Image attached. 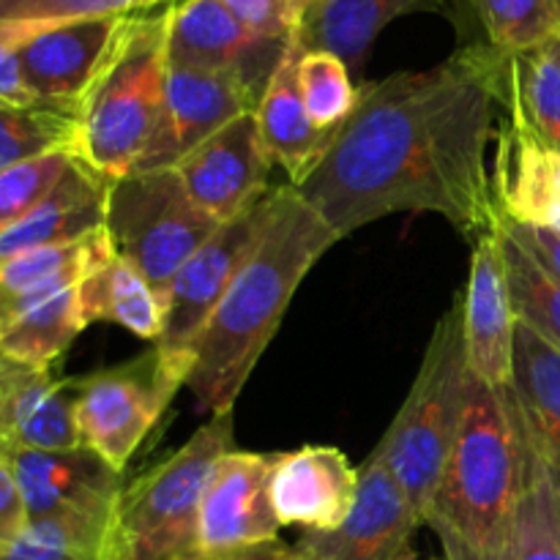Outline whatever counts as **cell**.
Masks as SVG:
<instances>
[{"label": "cell", "mask_w": 560, "mask_h": 560, "mask_svg": "<svg viewBox=\"0 0 560 560\" xmlns=\"http://www.w3.org/2000/svg\"><path fill=\"white\" fill-rule=\"evenodd\" d=\"M498 91L490 44L364 85L299 195L339 241L392 213H438L474 244L501 219L487 170Z\"/></svg>", "instance_id": "cell-1"}, {"label": "cell", "mask_w": 560, "mask_h": 560, "mask_svg": "<svg viewBox=\"0 0 560 560\" xmlns=\"http://www.w3.org/2000/svg\"><path fill=\"white\" fill-rule=\"evenodd\" d=\"M295 186H279L273 217L191 350L186 388L200 413H233L252 370L317 260L337 244Z\"/></svg>", "instance_id": "cell-2"}, {"label": "cell", "mask_w": 560, "mask_h": 560, "mask_svg": "<svg viewBox=\"0 0 560 560\" xmlns=\"http://www.w3.org/2000/svg\"><path fill=\"white\" fill-rule=\"evenodd\" d=\"M528 474V441L512 386L468 372L465 410L441 485L424 514L446 560H481L506 541Z\"/></svg>", "instance_id": "cell-3"}, {"label": "cell", "mask_w": 560, "mask_h": 560, "mask_svg": "<svg viewBox=\"0 0 560 560\" xmlns=\"http://www.w3.org/2000/svg\"><path fill=\"white\" fill-rule=\"evenodd\" d=\"M170 9L135 14L77 115L74 156L107 184L135 173L156 131L167 74Z\"/></svg>", "instance_id": "cell-4"}, {"label": "cell", "mask_w": 560, "mask_h": 560, "mask_svg": "<svg viewBox=\"0 0 560 560\" xmlns=\"http://www.w3.org/2000/svg\"><path fill=\"white\" fill-rule=\"evenodd\" d=\"M465 392H468V355H465L463 299H454L432 331L408 399L397 410L383 441L375 446L421 523L435 498L448 452L457 438Z\"/></svg>", "instance_id": "cell-5"}, {"label": "cell", "mask_w": 560, "mask_h": 560, "mask_svg": "<svg viewBox=\"0 0 560 560\" xmlns=\"http://www.w3.org/2000/svg\"><path fill=\"white\" fill-rule=\"evenodd\" d=\"M233 452V413L211 416L178 452L124 487L109 560H175L195 547L213 468Z\"/></svg>", "instance_id": "cell-6"}, {"label": "cell", "mask_w": 560, "mask_h": 560, "mask_svg": "<svg viewBox=\"0 0 560 560\" xmlns=\"http://www.w3.org/2000/svg\"><path fill=\"white\" fill-rule=\"evenodd\" d=\"M222 224L186 195L173 167L135 170L107 186V238L167 299L175 273Z\"/></svg>", "instance_id": "cell-7"}, {"label": "cell", "mask_w": 560, "mask_h": 560, "mask_svg": "<svg viewBox=\"0 0 560 560\" xmlns=\"http://www.w3.org/2000/svg\"><path fill=\"white\" fill-rule=\"evenodd\" d=\"M273 206H277V189H268L241 217L222 224L175 273L164 299L162 334L153 342L159 372L170 392L178 394V388L186 386L195 342L211 320L224 290L230 288L238 268L271 224Z\"/></svg>", "instance_id": "cell-8"}, {"label": "cell", "mask_w": 560, "mask_h": 560, "mask_svg": "<svg viewBox=\"0 0 560 560\" xmlns=\"http://www.w3.org/2000/svg\"><path fill=\"white\" fill-rule=\"evenodd\" d=\"M173 397L175 392L164 386L153 348L131 364L77 377L74 421L80 443L124 474Z\"/></svg>", "instance_id": "cell-9"}, {"label": "cell", "mask_w": 560, "mask_h": 560, "mask_svg": "<svg viewBox=\"0 0 560 560\" xmlns=\"http://www.w3.org/2000/svg\"><path fill=\"white\" fill-rule=\"evenodd\" d=\"M131 16L135 14L33 22L16 49L33 98L80 115L82 102L113 58Z\"/></svg>", "instance_id": "cell-10"}, {"label": "cell", "mask_w": 560, "mask_h": 560, "mask_svg": "<svg viewBox=\"0 0 560 560\" xmlns=\"http://www.w3.org/2000/svg\"><path fill=\"white\" fill-rule=\"evenodd\" d=\"M260 96L238 71H206L167 60L162 115L137 170L175 167L230 120L257 109Z\"/></svg>", "instance_id": "cell-11"}, {"label": "cell", "mask_w": 560, "mask_h": 560, "mask_svg": "<svg viewBox=\"0 0 560 560\" xmlns=\"http://www.w3.org/2000/svg\"><path fill=\"white\" fill-rule=\"evenodd\" d=\"M421 517L388 470L372 452L359 468V495L345 523L334 530H304L293 545L301 560H397L413 550Z\"/></svg>", "instance_id": "cell-12"}, {"label": "cell", "mask_w": 560, "mask_h": 560, "mask_svg": "<svg viewBox=\"0 0 560 560\" xmlns=\"http://www.w3.org/2000/svg\"><path fill=\"white\" fill-rule=\"evenodd\" d=\"M277 454L228 452L213 468L197 512L195 547L200 556L249 550L279 541L271 506V474Z\"/></svg>", "instance_id": "cell-13"}, {"label": "cell", "mask_w": 560, "mask_h": 560, "mask_svg": "<svg viewBox=\"0 0 560 560\" xmlns=\"http://www.w3.org/2000/svg\"><path fill=\"white\" fill-rule=\"evenodd\" d=\"M271 164L252 109L200 142L173 170L191 202L217 224H228L266 195Z\"/></svg>", "instance_id": "cell-14"}, {"label": "cell", "mask_w": 560, "mask_h": 560, "mask_svg": "<svg viewBox=\"0 0 560 560\" xmlns=\"http://www.w3.org/2000/svg\"><path fill=\"white\" fill-rule=\"evenodd\" d=\"M470 252L468 288L463 295V328L468 372L492 388L512 386L514 372V317L503 262L501 230L479 235Z\"/></svg>", "instance_id": "cell-15"}, {"label": "cell", "mask_w": 560, "mask_h": 560, "mask_svg": "<svg viewBox=\"0 0 560 560\" xmlns=\"http://www.w3.org/2000/svg\"><path fill=\"white\" fill-rule=\"evenodd\" d=\"M288 42L255 36L222 0H184L170 11L167 60L206 71H238L262 93Z\"/></svg>", "instance_id": "cell-16"}, {"label": "cell", "mask_w": 560, "mask_h": 560, "mask_svg": "<svg viewBox=\"0 0 560 560\" xmlns=\"http://www.w3.org/2000/svg\"><path fill=\"white\" fill-rule=\"evenodd\" d=\"M16 481L25 498L27 520L44 514H91L118 517L124 481L91 448L66 452H31L9 448Z\"/></svg>", "instance_id": "cell-17"}, {"label": "cell", "mask_w": 560, "mask_h": 560, "mask_svg": "<svg viewBox=\"0 0 560 560\" xmlns=\"http://www.w3.org/2000/svg\"><path fill=\"white\" fill-rule=\"evenodd\" d=\"M359 495V468L334 446H301L277 454L271 506L282 528L334 530Z\"/></svg>", "instance_id": "cell-18"}, {"label": "cell", "mask_w": 560, "mask_h": 560, "mask_svg": "<svg viewBox=\"0 0 560 560\" xmlns=\"http://www.w3.org/2000/svg\"><path fill=\"white\" fill-rule=\"evenodd\" d=\"M492 195L509 222L560 233V151L512 113L498 131Z\"/></svg>", "instance_id": "cell-19"}, {"label": "cell", "mask_w": 560, "mask_h": 560, "mask_svg": "<svg viewBox=\"0 0 560 560\" xmlns=\"http://www.w3.org/2000/svg\"><path fill=\"white\" fill-rule=\"evenodd\" d=\"M0 446L31 452L80 448L74 381L33 370L0 355Z\"/></svg>", "instance_id": "cell-20"}, {"label": "cell", "mask_w": 560, "mask_h": 560, "mask_svg": "<svg viewBox=\"0 0 560 560\" xmlns=\"http://www.w3.org/2000/svg\"><path fill=\"white\" fill-rule=\"evenodd\" d=\"M304 55L299 31L288 38L257 104V124L273 164L288 173L290 186L299 189L326 156L337 131H323L312 124L299 85V63Z\"/></svg>", "instance_id": "cell-21"}, {"label": "cell", "mask_w": 560, "mask_h": 560, "mask_svg": "<svg viewBox=\"0 0 560 560\" xmlns=\"http://www.w3.org/2000/svg\"><path fill=\"white\" fill-rule=\"evenodd\" d=\"M107 186V180L98 178L74 156V164L49 191L47 200L33 208L9 233L0 235V260L42 246L71 244L104 230Z\"/></svg>", "instance_id": "cell-22"}, {"label": "cell", "mask_w": 560, "mask_h": 560, "mask_svg": "<svg viewBox=\"0 0 560 560\" xmlns=\"http://www.w3.org/2000/svg\"><path fill=\"white\" fill-rule=\"evenodd\" d=\"M512 394L525 438L560 487V350L517 323Z\"/></svg>", "instance_id": "cell-23"}, {"label": "cell", "mask_w": 560, "mask_h": 560, "mask_svg": "<svg viewBox=\"0 0 560 560\" xmlns=\"http://www.w3.org/2000/svg\"><path fill=\"white\" fill-rule=\"evenodd\" d=\"M113 252L107 230L71 241V244L42 246L22 255L0 260V337L11 323L25 315L31 306L66 288H74L88 268L96 266Z\"/></svg>", "instance_id": "cell-24"}, {"label": "cell", "mask_w": 560, "mask_h": 560, "mask_svg": "<svg viewBox=\"0 0 560 560\" xmlns=\"http://www.w3.org/2000/svg\"><path fill=\"white\" fill-rule=\"evenodd\" d=\"M443 9L446 0H315L301 16L299 38L304 49H326L342 58L353 74L388 22Z\"/></svg>", "instance_id": "cell-25"}, {"label": "cell", "mask_w": 560, "mask_h": 560, "mask_svg": "<svg viewBox=\"0 0 560 560\" xmlns=\"http://www.w3.org/2000/svg\"><path fill=\"white\" fill-rule=\"evenodd\" d=\"M77 301L85 326L115 323L151 342H156L162 334V299L151 282L115 249L88 268L85 277L77 282Z\"/></svg>", "instance_id": "cell-26"}, {"label": "cell", "mask_w": 560, "mask_h": 560, "mask_svg": "<svg viewBox=\"0 0 560 560\" xmlns=\"http://www.w3.org/2000/svg\"><path fill=\"white\" fill-rule=\"evenodd\" d=\"M501 107L560 151V31L523 52H501Z\"/></svg>", "instance_id": "cell-27"}, {"label": "cell", "mask_w": 560, "mask_h": 560, "mask_svg": "<svg viewBox=\"0 0 560 560\" xmlns=\"http://www.w3.org/2000/svg\"><path fill=\"white\" fill-rule=\"evenodd\" d=\"M77 284L66 288L16 317L0 337V355L33 370H52L55 361L85 331Z\"/></svg>", "instance_id": "cell-28"}, {"label": "cell", "mask_w": 560, "mask_h": 560, "mask_svg": "<svg viewBox=\"0 0 560 560\" xmlns=\"http://www.w3.org/2000/svg\"><path fill=\"white\" fill-rule=\"evenodd\" d=\"M115 520L91 514L31 517L0 560H109Z\"/></svg>", "instance_id": "cell-29"}, {"label": "cell", "mask_w": 560, "mask_h": 560, "mask_svg": "<svg viewBox=\"0 0 560 560\" xmlns=\"http://www.w3.org/2000/svg\"><path fill=\"white\" fill-rule=\"evenodd\" d=\"M77 131L80 124L74 113L47 104H0V173L44 153H74Z\"/></svg>", "instance_id": "cell-30"}, {"label": "cell", "mask_w": 560, "mask_h": 560, "mask_svg": "<svg viewBox=\"0 0 560 560\" xmlns=\"http://www.w3.org/2000/svg\"><path fill=\"white\" fill-rule=\"evenodd\" d=\"M501 230V224H498ZM503 262L517 323L560 350V279L541 268L528 252L501 230Z\"/></svg>", "instance_id": "cell-31"}, {"label": "cell", "mask_w": 560, "mask_h": 560, "mask_svg": "<svg viewBox=\"0 0 560 560\" xmlns=\"http://www.w3.org/2000/svg\"><path fill=\"white\" fill-rule=\"evenodd\" d=\"M299 85L312 124L323 131H339L359 104L348 63L326 49H304L299 63Z\"/></svg>", "instance_id": "cell-32"}, {"label": "cell", "mask_w": 560, "mask_h": 560, "mask_svg": "<svg viewBox=\"0 0 560 560\" xmlns=\"http://www.w3.org/2000/svg\"><path fill=\"white\" fill-rule=\"evenodd\" d=\"M498 52H523L560 31L550 0H468Z\"/></svg>", "instance_id": "cell-33"}, {"label": "cell", "mask_w": 560, "mask_h": 560, "mask_svg": "<svg viewBox=\"0 0 560 560\" xmlns=\"http://www.w3.org/2000/svg\"><path fill=\"white\" fill-rule=\"evenodd\" d=\"M71 164H74V153L55 151L3 170L0 173V235L9 233L33 208L42 206L49 191L69 173Z\"/></svg>", "instance_id": "cell-34"}, {"label": "cell", "mask_w": 560, "mask_h": 560, "mask_svg": "<svg viewBox=\"0 0 560 560\" xmlns=\"http://www.w3.org/2000/svg\"><path fill=\"white\" fill-rule=\"evenodd\" d=\"M184 0H0V22H63L170 9Z\"/></svg>", "instance_id": "cell-35"}, {"label": "cell", "mask_w": 560, "mask_h": 560, "mask_svg": "<svg viewBox=\"0 0 560 560\" xmlns=\"http://www.w3.org/2000/svg\"><path fill=\"white\" fill-rule=\"evenodd\" d=\"M255 36L266 42H288L301 25L295 0H222Z\"/></svg>", "instance_id": "cell-36"}, {"label": "cell", "mask_w": 560, "mask_h": 560, "mask_svg": "<svg viewBox=\"0 0 560 560\" xmlns=\"http://www.w3.org/2000/svg\"><path fill=\"white\" fill-rule=\"evenodd\" d=\"M33 22H0V104H38L22 77L20 42L27 36Z\"/></svg>", "instance_id": "cell-37"}, {"label": "cell", "mask_w": 560, "mask_h": 560, "mask_svg": "<svg viewBox=\"0 0 560 560\" xmlns=\"http://www.w3.org/2000/svg\"><path fill=\"white\" fill-rule=\"evenodd\" d=\"M27 525L25 498L16 481L14 463L9 448L0 446V550L11 545Z\"/></svg>", "instance_id": "cell-38"}, {"label": "cell", "mask_w": 560, "mask_h": 560, "mask_svg": "<svg viewBox=\"0 0 560 560\" xmlns=\"http://www.w3.org/2000/svg\"><path fill=\"white\" fill-rule=\"evenodd\" d=\"M503 233L514 241V244L523 246L541 268L560 279V233L545 228H528V224H514L509 219H498Z\"/></svg>", "instance_id": "cell-39"}, {"label": "cell", "mask_w": 560, "mask_h": 560, "mask_svg": "<svg viewBox=\"0 0 560 560\" xmlns=\"http://www.w3.org/2000/svg\"><path fill=\"white\" fill-rule=\"evenodd\" d=\"M175 560H301V558L295 556L293 547H284L279 545V541H273V545L249 547V550H238V552H224V556H200V552L191 550Z\"/></svg>", "instance_id": "cell-40"}, {"label": "cell", "mask_w": 560, "mask_h": 560, "mask_svg": "<svg viewBox=\"0 0 560 560\" xmlns=\"http://www.w3.org/2000/svg\"><path fill=\"white\" fill-rule=\"evenodd\" d=\"M397 560H446V558H419L413 550H410V552H405V556L397 558Z\"/></svg>", "instance_id": "cell-41"}, {"label": "cell", "mask_w": 560, "mask_h": 560, "mask_svg": "<svg viewBox=\"0 0 560 560\" xmlns=\"http://www.w3.org/2000/svg\"><path fill=\"white\" fill-rule=\"evenodd\" d=\"M312 3H315V0H295V5H299V14H301V16H304V11H306V9H310V5H312Z\"/></svg>", "instance_id": "cell-42"}, {"label": "cell", "mask_w": 560, "mask_h": 560, "mask_svg": "<svg viewBox=\"0 0 560 560\" xmlns=\"http://www.w3.org/2000/svg\"><path fill=\"white\" fill-rule=\"evenodd\" d=\"M552 9H556V16H558V25H560V0H550Z\"/></svg>", "instance_id": "cell-43"}]
</instances>
